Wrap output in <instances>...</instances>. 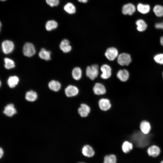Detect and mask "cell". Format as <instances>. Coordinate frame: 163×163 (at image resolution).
I'll return each mask as SVG.
<instances>
[{"mask_svg": "<svg viewBox=\"0 0 163 163\" xmlns=\"http://www.w3.org/2000/svg\"><path fill=\"white\" fill-rule=\"evenodd\" d=\"M151 137V135L145 134L141 131H136L131 135V141L138 147L143 148L149 143Z\"/></svg>", "mask_w": 163, "mask_h": 163, "instance_id": "obj_1", "label": "cell"}, {"mask_svg": "<svg viewBox=\"0 0 163 163\" xmlns=\"http://www.w3.org/2000/svg\"><path fill=\"white\" fill-rule=\"evenodd\" d=\"M116 156L111 154L105 156L104 163H116Z\"/></svg>", "mask_w": 163, "mask_h": 163, "instance_id": "obj_31", "label": "cell"}, {"mask_svg": "<svg viewBox=\"0 0 163 163\" xmlns=\"http://www.w3.org/2000/svg\"><path fill=\"white\" fill-rule=\"evenodd\" d=\"M23 51L24 55L27 57L33 56L36 52L34 45L30 43H27L24 45Z\"/></svg>", "mask_w": 163, "mask_h": 163, "instance_id": "obj_4", "label": "cell"}, {"mask_svg": "<svg viewBox=\"0 0 163 163\" xmlns=\"http://www.w3.org/2000/svg\"><path fill=\"white\" fill-rule=\"evenodd\" d=\"M78 0L79 2H82V3H84L87 2L88 1V0Z\"/></svg>", "mask_w": 163, "mask_h": 163, "instance_id": "obj_36", "label": "cell"}, {"mask_svg": "<svg viewBox=\"0 0 163 163\" xmlns=\"http://www.w3.org/2000/svg\"><path fill=\"white\" fill-rule=\"evenodd\" d=\"M94 94L97 95L104 94L106 91V89L104 85L100 83H96L93 88Z\"/></svg>", "mask_w": 163, "mask_h": 163, "instance_id": "obj_11", "label": "cell"}, {"mask_svg": "<svg viewBox=\"0 0 163 163\" xmlns=\"http://www.w3.org/2000/svg\"><path fill=\"white\" fill-rule=\"evenodd\" d=\"M133 148L132 143L127 141L123 142L122 145V149L124 152L127 153L129 152Z\"/></svg>", "mask_w": 163, "mask_h": 163, "instance_id": "obj_28", "label": "cell"}, {"mask_svg": "<svg viewBox=\"0 0 163 163\" xmlns=\"http://www.w3.org/2000/svg\"><path fill=\"white\" fill-rule=\"evenodd\" d=\"M118 51L115 48L111 47L108 48L105 53L106 58L110 61L114 60L117 56Z\"/></svg>", "mask_w": 163, "mask_h": 163, "instance_id": "obj_6", "label": "cell"}, {"mask_svg": "<svg viewBox=\"0 0 163 163\" xmlns=\"http://www.w3.org/2000/svg\"><path fill=\"white\" fill-rule=\"evenodd\" d=\"M59 47L60 50L65 53L69 52L72 49V47L69 45V41L66 39H64L61 42Z\"/></svg>", "mask_w": 163, "mask_h": 163, "instance_id": "obj_15", "label": "cell"}, {"mask_svg": "<svg viewBox=\"0 0 163 163\" xmlns=\"http://www.w3.org/2000/svg\"><path fill=\"white\" fill-rule=\"evenodd\" d=\"M160 43L163 46V37H161L160 39Z\"/></svg>", "mask_w": 163, "mask_h": 163, "instance_id": "obj_37", "label": "cell"}, {"mask_svg": "<svg viewBox=\"0 0 163 163\" xmlns=\"http://www.w3.org/2000/svg\"><path fill=\"white\" fill-rule=\"evenodd\" d=\"M155 27L157 29L163 30V21L161 22L157 23L155 25Z\"/></svg>", "mask_w": 163, "mask_h": 163, "instance_id": "obj_34", "label": "cell"}, {"mask_svg": "<svg viewBox=\"0 0 163 163\" xmlns=\"http://www.w3.org/2000/svg\"><path fill=\"white\" fill-rule=\"evenodd\" d=\"M140 131L145 134H149L151 129L150 123L147 121H142L140 126Z\"/></svg>", "mask_w": 163, "mask_h": 163, "instance_id": "obj_16", "label": "cell"}, {"mask_svg": "<svg viewBox=\"0 0 163 163\" xmlns=\"http://www.w3.org/2000/svg\"><path fill=\"white\" fill-rule=\"evenodd\" d=\"M162 75H163V72Z\"/></svg>", "mask_w": 163, "mask_h": 163, "instance_id": "obj_40", "label": "cell"}, {"mask_svg": "<svg viewBox=\"0 0 163 163\" xmlns=\"http://www.w3.org/2000/svg\"><path fill=\"white\" fill-rule=\"evenodd\" d=\"M99 73L98 66L97 64L88 66L86 70V76L91 80H94L97 76Z\"/></svg>", "mask_w": 163, "mask_h": 163, "instance_id": "obj_2", "label": "cell"}, {"mask_svg": "<svg viewBox=\"0 0 163 163\" xmlns=\"http://www.w3.org/2000/svg\"><path fill=\"white\" fill-rule=\"evenodd\" d=\"M78 113L80 116L82 117H87L91 111L90 107L85 104H82L78 108Z\"/></svg>", "mask_w": 163, "mask_h": 163, "instance_id": "obj_9", "label": "cell"}, {"mask_svg": "<svg viewBox=\"0 0 163 163\" xmlns=\"http://www.w3.org/2000/svg\"><path fill=\"white\" fill-rule=\"evenodd\" d=\"M135 7L133 5L128 3L123 6L122 8V12L124 15H131L135 12Z\"/></svg>", "mask_w": 163, "mask_h": 163, "instance_id": "obj_12", "label": "cell"}, {"mask_svg": "<svg viewBox=\"0 0 163 163\" xmlns=\"http://www.w3.org/2000/svg\"></svg>", "mask_w": 163, "mask_h": 163, "instance_id": "obj_41", "label": "cell"}, {"mask_svg": "<svg viewBox=\"0 0 163 163\" xmlns=\"http://www.w3.org/2000/svg\"><path fill=\"white\" fill-rule=\"evenodd\" d=\"M100 109L103 111H106L109 110L111 106V104L109 99L106 98L101 99L98 101Z\"/></svg>", "mask_w": 163, "mask_h": 163, "instance_id": "obj_7", "label": "cell"}, {"mask_svg": "<svg viewBox=\"0 0 163 163\" xmlns=\"http://www.w3.org/2000/svg\"><path fill=\"white\" fill-rule=\"evenodd\" d=\"M2 46L3 52L6 54L9 53L13 50L14 45L13 42L9 40H6L2 43Z\"/></svg>", "mask_w": 163, "mask_h": 163, "instance_id": "obj_5", "label": "cell"}, {"mask_svg": "<svg viewBox=\"0 0 163 163\" xmlns=\"http://www.w3.org/2000/svg\"><path fill=\"white\" fill-rule=\"evenodd\" d=\"M153 11L158 17H161L163 16V7L161 5H157L154 8Z\"/></svg>", "mask_w": 163, "mask_h": 163, "instance_id": "obj_30", "label": "cell"}, {"mask_svg": "<svg viewBox=\"0 0 163 163\" xmlns=\"http://www.w3.org/2000/svg\"><path fill=\"white\" fill-rule=\"evenodd\" d=\"M58 26V23L55 21L53 20L48 21L45 25V27L47 31H50L55 29Z\"/></svg>", "mask_w": 163, "mask_h": 163, "instance_id": "obj_27", "label": "cell"}, {"mask_svg": "<svg viewBox=\"0 0 163 163\" xmlns=\"http://www.w3.org/2000/svg\"><path fill=\"white\" fill-rule=\"evenodd\" d=\"M137 25V29L139 31L145 30L147 27V25L145 22L142 19H139L136 22Z\"/></svg>", "mask_w": 163, "mask_h": 163, "instance_id": "obj_24", "label": "cell"}, {"mask_svg": "<svg viewBox=\"0 0 163 163\" xmlns=\"http://www.w3.org/2000/svg\"><path fill=\"white\" fill-rule=\"evenodd\" d=\"M19 81V79L17 76H11L8 78L7 83L9 87L12 88L16 86L18 84Z\"/></svg>", "mask_w": 163, "mask_h": 163, "instance_id": "obj_21", "label": "cell"}, {"mask_svg": "<svg viewBox=\"0 0 163 163\" xmlns=\"http://www.w3.org/2000/svg\"><path fill=\"white\" fill-rule=\"evenodd\" d=\"M17 111L14 105L12 104H9L6 106L4 108L3 113L8 117H12L16 114Z\"/></svg>", "mask_w": 163, "mask_h": 163, "instance_id": "obj_13", "label": "cell"}, {"mask_svg": "<svg viewBox=\"0 0 163 163\" xmlns=\"http://www.w3.org/2000/svg\"><path fill=\"white\" fill-rule=\"evenodd\" d=\"M161 163H163V161H162L161 162Z\"/></svg>", "mask_w": 163, "mask_h": 163, "instance_id": "obj_39", "label": "cell"}, {"mask_svg": "<svg viewBox=\"0 0 163 163\" xmlns=\"http://www.w3.org/2000/svg\"><path fill=\"white\" fill-rule=\"evenodd\" d=\"M4 153V152L3 149L1 148H0V158H1L2 156Z\"/></svg>", "mask_w": 163, "mask_h": 163, "instance_id": "obj_35", "label": "cell"}, {"mask_svg": "<svg viewBox=\"0 0 163 163\" xmlns=\"http://www.w3.org/2000/svg\"><path fill=\"white\" fill-rule=\"evenodd\" d=\"M129 73L126 69L120 70L117 74L118 78L122 82H125L128 79Z\"/></svg>", "mask_w": 163, "mask_h": 163, "instance_id": "obj_17", "label": "cell"}, {"mask_svg": "<svg viewBox=\"0 0 163 163\" xmlns=\"http://www.w3.org/2000/svg\"><path fill=\"white\" fill-rule=\"evenodd\" d=\"M64 9L67 13L70 14H73L76 11L75 6L72 3L70 2L68 3L65 5Z\"/></svg>", "mask_w": 163, "mask_h": 163, "instance_id": "obj_23", "label": "cell"}, {"mask_svg": "<svg viewBox=\"0 0 163 163\" xmlns=\"http://www.w3.org/2000/svg\"><path fill=\"white\" fill-rule=\"evenodd\" d=\"M79 93V90L76 86L73 85H69L65 89V93L66 96L69 97L76 96Z\"/></svg>", "mask_w": 163, "mask_h": 163, "instance_id": "obj_8", "label": "cell"}, {"mask_svg": "<svg viewBox=\"0 0 163 163\" xmlns=\"http://www.w3.org/2000/svg\"><path fill=\"white\" fill-rule=\"evenodd\" d=\"M82 153L85 156L91 157L94 154V151L93 148L90 145H87L83 146L82 149Z\"/></svg>", "mask_w": 163, "mask_h": 163, "instance_id": "obj_14", "label": "cell"}, {"mask_svg": "<svg viewBox=\"0 0 163 163\" xmlns=\"http://www.w3.org/2000/svg\"><path fill=\"white\" fill-rule=\"evenodd\" d=\"M137 8L139 12L142 14H145L149 11L150 7L148 5H144L139 3L137 5Z\"/></svg>", "mask_w": 163, "mask_h": 163, "instance_id": "obj_26", "label": "cell"}, {"mask_svg": "<svg viewBox=\"0 0 163 163\" xmlns=\"http://www.w3.org/2000/svg\"><path fill=\"white\" fill-rule=\"evenodd\" d=\"M48 86L50 90L54 91H57L60 89L61 85L58 81L53 80L49 82Z\"/></svg>", "mask_w": 163, "mask_h": 163, "instance_id": "obj_19", "label": "cell"}, {"mask_svg": "<svg viewBox=\"0 0 163 163\" xmlns=\"http://www.w3.org/2000/svg\"><path fill=\"white\" fill-rule=\"evenodd\" d=\"M5 67L7 69H10L14 68L15 65L14 61L12 59L7 58L4 59Z\"/></svg>", "mask_w": 163, "mask_h": 163, "instance_id": "obj_29", "label": "cell"}, {"mask_svg": "<svg viewBox=\"0 0 163 163\" xmlns=\"http://www.w3.org/2000/svg\"><path fill=\"white\" fill-rule=\"evenodd\" d=\"M154 59L157 63L160 64H163V54H159L155 55Z\"/></svg>", "mask_w": 163, "mask_h": 163, "instance_id": "obj_32", "label": "cell"}, {"mask_svg": "<svg viewBox=\"0 0 163 163\" xmlns=\"http://www.w3.org/2000/svg\"><path fill=\"white\" fill-rule=\"evenodd\" d=\"M147 152L149 155L153 157H156L159 154L160 149L158 146L153 145L148 149Z\"/></svg>", "mask_w": 163, "mask_h": 163, "instance_id": "obj_18", "label": "cell"}, {"mask_svg": "<svg viewBox=\"0 0 163 163\" xmlns=\"http://www.w3.org/2000/svg\"><path fill=\"white\" fill-rule=\"evenodd\" d=\"M37 95L36 92L33 91L27 92L25 95V99L29 101H34L37 98Z\"/></svg>", "mask_w": 163, "mask_h": 163, "instance_id": "obj_22", "label": "cell"}, {"mask_svg": "<svg viewBox=\"0 0 163 163\" xmlns=\"http://www.w3.org/2000/svg\"><path fill=\"white\" fill-rule=\"evenodd\" d=\"M101 70L102 73L101 75V78L107 79L109 78L111 75V69L108 65L104 64L101 67Z\"/></svg>", "mask_w": 163, "mask_h": 163, "instance_id": "obj_10", "label": "cell"}, {"mask_svg": "<svg viewBox=\"0 0 163 163\" xmlns=\"http://www.w3.org/2000/svg\"><path fill=\"white\" fill-rule=\"evenodd\" d=\"M39 55L40 58L46 60H49L51 59V52L43 48L41 49L39 53Z\"/></svg>", "mask_w": 163, "mask_h": 163, "instance_id": "obj_20", "label": "cell"}, {"mask_svg": "<svg viewBox=\"0 0 163 163\" xmlns=\"http://www.w3.org/2000/svg\"><path fill=\"white\" fill-rule=\"evenodd\" d=\"M47 4L51 7L57 6L59 3V0H46Z\"/></svg>", "mask_w": 163, "mask_h": 163, "instance_id": "obj_33", "label": "cell"}, {"mask_svg": "<svg viewBox=\"0 0 163 163\" xmlns=\"http://www.w3.org/2000/svg\"><path fill=\"white\" fill-rule=\"evenodd\" d=\"M117 61L121 66H127L130 63L131 59L130 55L126 53H122L118 56Z\"/></svg>", "mask_w": 163, "mask_h": 163, "instance_id": "obj_3", "label": "cell"}, {"mask_svg": "<svg viewBox=\"0 0 163 163\" xmlns=\"http://www.w3.org/2000/svg\"><path fill=\"white\" fill-rule=\"evenodd\" d=\"M1 1H4L6 0H1Z\"/></svg>", "mask_w": 163, "mask_h": 163, "instance_id": "obj_38", "label": "cell"}, {"mask_svg": "<svg viewBox=\"0 0 163 163\" xmlns=\"http://www.w3.org/2000/svg\"><path fill=\"white\" fill-rule=\"evenodd\" d=\"M73 78L76 80H79L82 77V71L81 69L78 67L74 68L72 70V72Z\"/></svg>", "mask_w": 163, "mask_h": 163, "instance_id": "obj_25", "label": "cell"}]
</instances>
